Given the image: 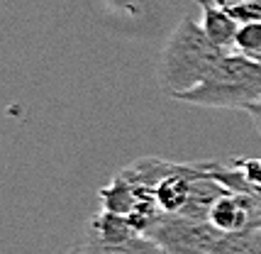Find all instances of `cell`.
Masks as SVG:
<instances>
[{"mask_svg":"<svg viewBox=\"0 0 261 254\" xmlns=\"http://www.w3.org/2000/svg\"><path fill=\"white\" fill-rule=\"evenodd\" d=\"M222 54L227 52H222L207 39L200 27V20H195L193 15H186L173 27V32L161 49L159 66H156L161 91L176 100L181 93L191 91L203 81Z\"/></svg>","mask_w":261,"mask_h":254,"instance_id":"6da1fadb","label":"cell"},{"mask_svg":"<svg viewBox=\"0 0 261 254\" xmlns=\"http://www.w3.org/2000/svg\"><path fill=\"white\" fill-rule=\"evenodd\" d=\"M261 98V64L239 52L217 59L195 88L181 93L176 100L215 110H247Z\"/></svg>","mask_w":261,"mask_h":254,"instance_id":"7a4b0ae2","label":"cell"},{"mask_svg":"<svg viewBox=\"0 0 261 254\" xmlns=\"http://www.w3.org/2000/svg\"><path fill=\"white\" fill-rule=\"evenodd\" d=\"M220 235L222 232H217L207 220L164 215L147 237H151L166 254H210Z\"/></svg>","mask_w":261,"mask_h":254,"instance_id":"3957f363","label":"cell"},{"mask_svg":"<svg viewBox=\"0 0 261 254\" xmlns=\"http://www.w3.org/2000/svg\"><path fill=\"white\" fill-rule=\"evenodd\" d=\"M200 27L207 35V39L215 46H220L222 52H234V42H237L239 22L227 12V8L222 3H207L203 5L200 12Z\"/></svg>","mask_w":261,"mask_h":254,"instance_id":"277c9868","label":"cell"},{"mask_svg":"<svg viewBox=\"0 0 261 254\" xmlns=\"http://www.w3.org/2000/svg\"><path fill=\"white\" fill-rule=\"evenodd\" d=\"M137 232L129 225L127 215H117V213H108V210H98L91 220H88V227H86V240L100 244H120L135 237Z\"/></svg>","mask_w":261,"mask_h":254,"instance_id":"5b68a950","label":"cell"},{"mask_svg":"<svg viewBox=\"0 0 261 254\" xmlns=\"http://www.w3.org/2000/svg\"><path fill=\"white\" fill-rule=\"evenodd\" d=\"M98 198H100V210L117 213V215H129V210L135 208L137 200V186L122 171H117L113 176V181L100 188Z\"/></svg>","mask_w":261,"mask_h":254,"instance_id":"8992f818","label":"cell"},{"mask_svg":"<svg viewBox=\"0 0 261 254\" xmlns=\"http://www.w3.org/2000/svg\"><path fill=\"white\" fill-rule=\"evenodd\" d=\"M79 247L83 254H166L147 235H135V237H129V240H125L120 244H100L83 237V242Z\"/></svg>","mask_w":261,"mask_h":254,"instance_id":"52a82bcc","label":"cell"},{"mask_svg":"<svg viewBox=\"0 0 261 254\" xmlns=\"http://www.w3.org/2000/svg\"><path fill=\"white\" fill-rule=\"evenodd\" d=\"M259 227H261V222H256V225H251V227H247V230H242V232L220 235V240L215 242L210 254H247V249H249V244Z\"/></svg>","mask_w":261,"mask_h":254,"instance_id":"ba28073f","label":"cell"},{"mask_svg":"<svg viewBox=\"0 0 261 254\" xmlns=\"http://www.w3.org/2000/svg\"><path fill=\"white\" fill-rule=\"evenodd\" d=\"M234 52H239V54H244V57H249L261 64V22H251L239 27Z\"/></svg>","mask_w":261,"mask_h":254,"instance_id":"9c48e42d","label":"cell"},{"mask_svg":"<svg viewBox=\"0 0 261 254\" xmlns=\"http://www.w3.org/2000/svg\"><path fill=\"white\" fill-rule=\"evenodd\" d=\"M225 5V3H222ZM227 12L242 24H251V22H261V0H244V3H232L225 5Z\"/></svg>","mask_w":261,"mask_h":254,"instance_id":"30bf717a","label":"cell"},{"mask_svg":"<svg viewBox=\"0 0 261 254\" xmlns=\"http://www.w3.org/2000/svg\"><path fill=\"white\" fill-rule=\"evenodd\" d=\"M247 115L251 117V122H254V127L259 130V135H261V98L256 100V103H251L247 110H244Z\"/></svg>","mask_w":261,"mask_h":254,"instance_id":"8fae6325","label":"cell"},{"mask_svg":"<svg viewBox=\"0 0 261 254\" xmlns=\"http://www.w3.org/2000/svg\"><path fill=\"white\" fill-rule=\"evenodd\" d=\"M247 254H261V227L256 230V235H254V240H251Z\"/></svg>","mask_w":261,"mask_h":254,"instance_id":"7c38bea8","label":"cell"},{"mask_svg":"<svg viewBox=\"0 0 261 254\" xmlns=\"http://www.w3.org/2000/svg\"><path fill=\"white\" fill-rule=\"evenodd\" d=\"M66 254H83V252H81V247H79V244H76V247H71V249H68Z\"/></svg>","mask_w":261,"mask_h":254,"instance_id":"4fadbf2b","label":"cell"},{"mask_svg":"<svg viewBox=\"0 0 261 254\" xmlns=\"http://www.w3.org/2000/svg\"><path fill=\"white\" fill-rule=\"evenodd\" d=\"M217 3H225V5H232V3H244V0H217Z\"/></svg>","mask_w":261,"mask_h":254,"instance_id":"5bb4252c","label":"cell"},{"mask_svg":"<svg viewBox=\"0 0 261 254\" xmlns=\"http://www.w3.org/2000/svg\"><path fill=\"white\" fill-rule=\"evenodd\" d=\"M207 3H213V0H198V5L203 8V5H207Z\"/></svg>","mask_w":261,"mask_h":254,"instance_id":"9a60e30c","label":"cell"}]
</instances>
